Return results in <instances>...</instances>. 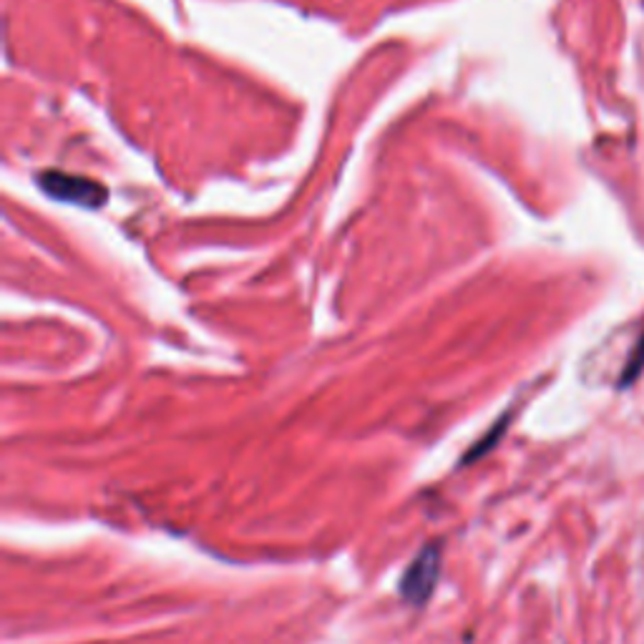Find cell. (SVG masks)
<instances>
[{
    "label": "cell",
    "instance_id": "1",
    "mask_svg": "<svg viewBox=\"0 0 644 644\" xmlns=\"http://www.w3.org/2000/svg\"><path fill=\"white\" fill-rule=\"evenodd\" d=\"M441 576V543L431 541L418 551L415 559L408 564L406 574L400 576L398 594L406 605L411 607H425V601L431 599V594L438 587Z\"/></svg>",
    "mask_w": 644,
    "mask_h": 644
},
{
    "label": "cell",
    "instance_id": "3",
    "mask_svg": "<svg viewBox=\"0 0 644 644\" xmlns=\"http://www.w3.org/2000/svg\"><path fill=\"white\" fill-rule=\"evenodd\" d=\"M642 367H644V338L640 340L637 350H634V353H632L630 363H627L624 373H622V383H619V386H622V388L630 386V383H632L634 378H637V375L642 373Z\"/></svg>",
    "mask_w": 644,
    "mask_h": 644
},
{
    "label": "cell",
    "instance_id": "2",
    "mask_svg": "<svg viewBox=\"0 0 644 644\" xmlns=\"http://www.w3.org/2000/svg\"><path fill=\"white\" fill-rule=\"evenodd\" d=\"M38 184L44 187L46 195L63 199V202H73L81 207H102L106 202V187H102V184L94 179L46 172L38 177Z\"/></svg>",
    "mask_w": 644,
    "mask_h": 644
}]
</instances>
